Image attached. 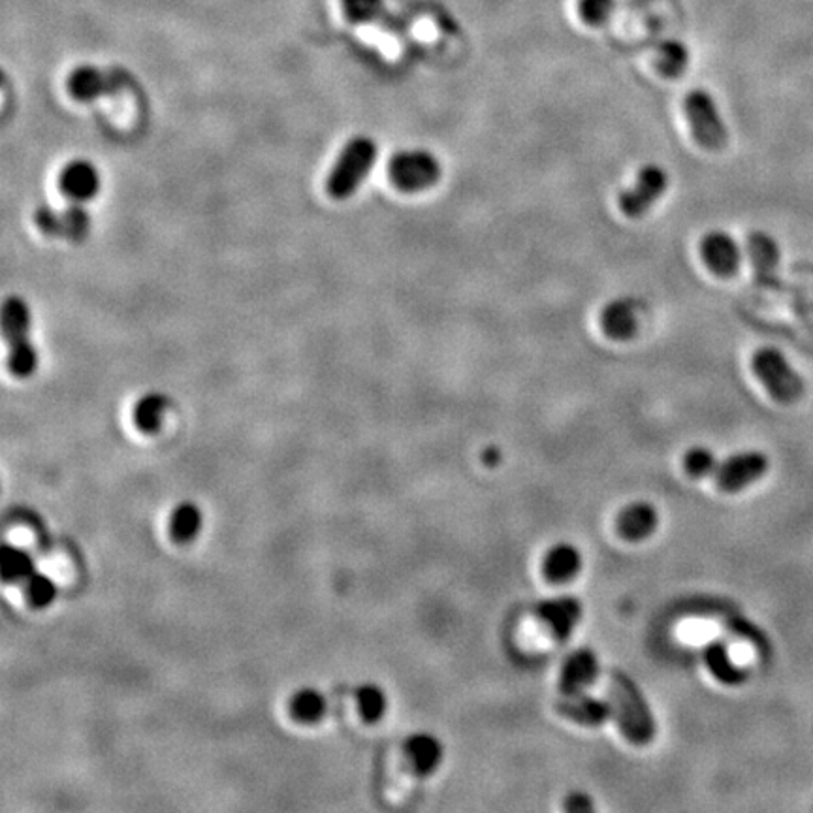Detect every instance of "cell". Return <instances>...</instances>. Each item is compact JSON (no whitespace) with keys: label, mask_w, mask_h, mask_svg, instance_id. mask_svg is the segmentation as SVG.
<instances>
[{"label":"cell","mask_w":813,"mask_h":813,"mask_svg":"<svg viewBox=\"0 0 813 813\" xmlns=\"http://www.w3.org/2000/svg\"><path fill=\"white\" fill-rule=\"evenodd\" d=\"M757 379L765 384L768 394L780 403H795L804 394V381L776 349H761L751 358Z\"/></svg>","instance_id":"277c9868"},{"label":"cell","mask_w":813,"mask_h":813,"mask_svg":"<svg viewBox=\"0 0 813 813\" xmlns=\"http://www.w3.org/2000/svg\"><path fill=\"white\" fill-rule=\"evenodd\" d=\"M689 63V55L684 44L680 42H665L659 46L657 55V68L665 78H678L684 74Z\"/></svg>","instance_id":"83f0119b"},{"label":"cell","mask_w":813,"mask_h":813,"mask_svg":"<svg viewBox=\"0 0 813 813\" xmlns=\"http://www.w3.org/2000/svg\"><path fill=\"white\" fill-rule=\"evenodd\" d=\"M0 569H2V580L6 584H17V582L25 584L27 578L36 571V563L25 548H19V546L6 542L2 546Z\"/></svg>","instance_id":"603a6c76"},{"label":"cell","mask_w":813,"mask_h":813,"mask_svg":"<svg viewBox=\"0 0 813 813\" xmlns=\"http://www.w3.org/2000/svg\"><path fill=\"white\" fill-rule=\"evenodd\" d=\"M599 676V659L591 650H578L567 657L561 678L559 691L561 695H576L590 687Z\"/></svg>","instance_id":"4fadbf2b"},{"label":"cell","mask_w":813,"mask_h":813,"mask_svg":"<svg viewBox=\"0 0 813 813\" xmlns=\"http://www.w3.org/2000/svg\"><path fill=\"white\" fill-rule=\"evenodd\" d=\"M168 411V399L160 394H147L134 405L132 418L138 430L153 433L162 426L164 415Z\"/></svg>","instance_id":"d4e9b609"},{"label":"cell","mask_w":813,"mask_h":813,"mask_svg":"<svg viewBox=\"0 0 813 813\" xmlns=\"http://www.w3.org/2000/svg\"><path fill=\"white\" fill-rule=\"evenodd\" d=\"M403 753L415 774L430 776L441 765L445 750L437 736L430 733H415L405 740Z\"/></svg>","instance_id":"9a60e30c"},{"label":"cell","mask_w":813,"mask_h":813,"mask_svg":"<svg viewBox=\"0 0 813 813\" xmlns=\"http://www.w3.org/2000/svg\"><path fill=\"white\" fill-rule=\"evenodd\" d=\"M377 155V145L369 138H356L351 144L345 145L326 181L328 194L335 200H345L352 196L369 176Z\"/></svg>","instance_id":"3957f363"},{"label":"cell","mask_w":813,"mask_h":813,"mask_svg":"<svg viewBox=\"0 0 813 813\" xmlns=\"http://www.w3.org/2000/svg\"><path fill=\"white\" fill-rule=\"evenodd\" d=\"M354 697L358 704V712L367 723H375L384 718V714L388 710V697H386L383 687L367 682V684L356 687Z\"/></svg>","instance_id":"484cf974"},{"label":"cell","mask_w":813,"mask_h":813,"mask_svg":"<svg viewBox=\"0 0 813 813\" xmlns=\"http://www.w3.org/2000/svg\"><path fill=\"white\" fill-rule=\"evenodd\" d=\"M704 661L719 682L727 686H736L746 680V672L734 665L733 657L723 642H712L710 646H706Z\"/></svg>","instance_id":"7402d4cb"},{"label":"cell","mask_w":813,"mask_h":813,"mask_svg":"<svg viewBox=\"0 0 813 813\" xmlns=\"http://www.w3.org/2000/svg\"><path fill=\"white\" fill-rule=\"evenodd\" d=\"M484 460H486L488 463H495L497 460H499V454H497L495 450H488V454L484 456Z\"/></svg>","instance_id":"d6a6232c"},{"label":"cell","mask_w":813,"mask_h":813,"mask_svg":"<svg viewBox=\"0 0 813 813\" xmlns=\"http://www.w3.org/2000/svg\"><path fill=\"white\" fill-rule=\"evenodd\" d=\"M59 189L72 200H91L100 191V176L87 160H74L66 164L59 176Z\"/></svg>","instance_id":"2e32d148"},{"label":"cell","mask_w":813,"mask_h":813,"mask_svg":"<svg viewBox=\"0 0 813 813\" xmlns=\"http://www.w3.org/2000/svg\"><path fill=\"white\" fill-rule=\"evenodd\" d=\"M748 255L759 277H770L780 264V247L765 232H753L748 238Z\"/></svg>","instance_id":"ffe728a7"},{"label":"cell","mask_w":813,"mask_h":813,"mask_svg":"<svg viewBox=\"0 0 813 813\" xmlns=\"http://www.w3.org/2000/svg\"><path fill=\"white\" fill-rule=\"evenodd\" d=\"M684 106L695 142L710 151L723 149L727 145L729 132L719 115L718 106L712 95L702 89H695L687 95Z\"/></svg>","instance_id":"8992f818"},{"label":"cell","mask_w":813,"mask_h":813,"mask_svg":"<svg viewBox=\"0 0 813 813\" xmlns=\"http://www.w3.org/2000/svg\"><path fill=\"white\" fill-rule=\"evenodd\" d=\"M68 93L80 102L96 100L100 96L115 95L123 89L134 87L130 74L119 68H98V66H81L76 68L68 78Z\"/></svg>","instance_id":"52a82bcc"},{"label":"cell","mask_w":813,"mask_h":813,"mask_svg":"<svg viewBox=\"0 0 813 813\" xmlns=\"http://www.w3.org/2000/svg\"><path fill=\"white\" fill-rule=\"evenodd\" d=\"M539 616L542 622L552 629L554 637L558 640H567L582 618V605L576 597L567 595L548 599L539 606Z\"/></svg>","instance_id":"5bb4252c"},{"label":"cell","mask_w":813,"mask_h":813,"mask_svg":"<svg viewBox=\"0 0 813 813\" xmlns=\"http://www.w3.org/2000/svg\"><path fill=\"white\" fill-rule=\"evenodd\" d=\"M768 471V458L761 452H744L721 463L716 471L719 490L723 492H740L761 479Z\"/></svg>","instance_id":"30bf717a"},{"label":"cell","mask_w":813,"mask_h":813,"mask_svg":"<svg viewBox=\"0 0 813 813\" xmlns=\"http://www.w3.org/2000/svg\"><path fill=\"white\" fill-rule=\"evenodd\" d=\"M556 710L563 718L584 727H599L614 714L610 702L590 697L584 691L576 695H563V701L556 704Z\"/></svg>","instance_id":"7c38bea8"},{"label":"cell","mask_w":813,"mask_h":813,"mask_svg":"<svg viewBox=\"0 0 813 813\" xmlns=\"http://www.w3.org/2000/svg\"><path fill=\"white\" fill-rule=\"evenodd\" d=\"M669 187V176L659 166H646L631 189L620 196V208L631 219L644 217Z\"/></svg>","instance_id":"ba28073f"},{"label":"cell","mask_w":813,"mask_h":813,"mask_svg":"<svg viewBox=\"0 0 813 813\" xmlns=\"http://www.w3.org/2000/svg\"><path fill=\"white\" fill-rule=\"evenodd\" d=\"M704 264L718 277H731L740 268L742 255L736 241L725 232H710L701 241Z\"/></svg>","instance_id":"8fae6325"},{"label":"cell","mask_w":813,"mask_h":813,"mask_svg":"<svg viewBox=\"0 0 813 813\" xmlns=\"http://www.w3.org/2000/svg\"><path fill=\"white\" fill-rule=\"evenodd\" d=\"M345 17L352 23H371L383 14V0H341Z\"/></svg>","instance_id":"f546056e"},{"label":"cell","mask_w":813,"mask_h":813,"mask_svg":"<svg viewBox=\"0 0 813 813\" xmlns=\"http://www.w3.org/2000/svg\"><path fill=\"white\" fill-rule=\"evenodd\" d=\"M25 595L29 605L34 608H48L55 603L59 588L51 576L36 569L25 582Z\"/></svg>","instance_id":"4316f807"},{"label":"cell","mask_w":813,"mask_h":813,"mask_svg":"<svg viewBox=\"0 0 813 813\" xmlns=\"http://www.w3.org/2000/svg\"><path fill=\"white\" fill-rule=\"evenodd\" d=\"M601 326L610 339L627 341L638 330L637 303L633 300H614L601 311Z\"/></svg>","instance_id":"ac0fdd59"},{"label":"cell","mask_w":813,"mask_h":813,"mask_svg":"<svg viewBox=\"0 0 813 813\" xmlns=\"http://www.w3.org/2000/svg\"><path fill=\"white\" fill-rule=\"evenodd\" d=\"M684 467L687 475L693 479H702L708 475H714L718 471V458L714 456L712 450L704 447L691 448L684 458Z\"/></svg>","instance_id":"f1b7e54d"},{"label":"cell","mask_w":813,"mask_h":813,"mask_svg":"<svg viewBox=\"0 0 813 813\" xmlns=\"http://www.w3.org/2000/svg\"><path fill=\"white\" fill-rule=\"evenodd\" d=\"M441 162L428 151H401L388 162L390 183L403 192L426 191L441 179Z\"/></svg>","instance_id":"5b68a950"},{"label":"cell","mask_w":813,"mask_h":813,"mask_svg":"<svg viewBox=\"0 0 813 813\" xmlns=\"http://www.w3.org/2000/svg\"><path fill=\"white\" fill-rule=\"evenodd\" d=\"M36 226L51 238H64L70 241H83L89 236L91 219L80 206L66 209H53L44 206L36 209Z\"/></svg>","instance_id":"9c48e42d"},{"label":"cell","mask_w":813,"mask_h":813,"mask_svg":"<svg viewBox=\"0 0 813 813\" xmlns=\"http://www.w3.org/2000/svg\"><path fill=\"white\" fill-rule=\"evenodd\" d=\"M593 800L584 793H573L565 800V810L567 812H593Z\"/></svg>","instance_id":"1f68e13d"},{"label":"cell","mask_w":813,"mask_h":813,"mask_svg":"<svg viewBox=\"0 0 813 813\" xmlns=\"http://www.w3.org/2000/svg\"><path fill=\"white\" fill-rule=\"evenodd\" d=\"M204 527V512L194 501H181L177 503L170 516V531L174 539L181 542H191L202 533Z\"/></svg>","instance_id":"44dd1931"},{"label":"cell","mask_w":813,"mask_h":813,"mask_svg":"<svg viewBox=\"0 0 813 813\" xmlns=\"http://www.w3.org/2000/svg\"><path fill=\"white\" fill-rule=\"evenodd\" d=\"M610 704L623 736L635 744L646 746L655 738V719L648 702L644 701L638 687L623 674H612Z\"/></svg>","instance_id":"6da1fadb"},{"label":"cell","mask_w":813,"mask_h":813,"mask_svg":"<svg viewBox=\"0 0 813 813\" xmlns=\"http://www.w3.org/2000/svg\"><path fill=\"white\" fill-rule=\"evenodd\" d=\"M582 569V556L578 552V548L573 544H558L554 546L546 558H544V565H542V573L556 584H563L573 580L580 573Z\"/></svg>","instance_id":"d6986e66"},{"label":"cell","mask_w":813,"mask_h":813,"mask_svg":"<svg viewBox=\"0 0 813 813\" xmlns=\"http://www.w3.org/2000/svg\"><path fill=\"white\" fill-rule=\"evenodd\" d=\"M2 332L8 341V367L17 379H27L38 367V352L32 345L31 311L19 296H10L2 305Z\"/></svg>","instance_id":"7a4b0ae2"},{"label":"cell","mask_w":813,"mask_h":813,"mask_svg":"<svg viewBox=\"0 0 813 813\" xmlns=\"http://www.w3.org/2000/svg\"><path fill=\"white\" fill-rule=\"evenodd\" d=\"M328 710V701L324 693L317 687H302L290 699V712L292 716L305 725L317 723L324 718Z\"/></svg>","instance_id":"cb8c5ba5"},{"label":"cell","mask_w":813,"mask_h":813,"mask_svg":"<svg viewBox=\"0 0 813 813\" xmlns=\"http://www.w3.org/2000/svg\"><path fill=\"white\" fill-rule=\"evenodd\" d=\"M614 12V0H580L578 14L590 27H599L606 23Z\"/></svg>","instance_id":"4dcf8cb0"},{"label":"cell","mask_w":813,"mask_h":813,"mask_svg":"<svg viewBox=\"0 0 813 813\" xmlns=\"http://www.w3.org/2000/svg\"><path fill=\"white\" fill-rule=\"evenodd\" d=\"M659 526V514L650 503H631L618 516V533L625 541H644L652 537Z\"/></svg>","instance_id":"e0dca14e"}]
</instances>
